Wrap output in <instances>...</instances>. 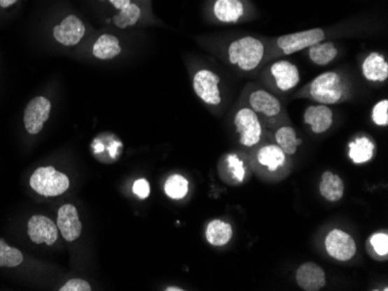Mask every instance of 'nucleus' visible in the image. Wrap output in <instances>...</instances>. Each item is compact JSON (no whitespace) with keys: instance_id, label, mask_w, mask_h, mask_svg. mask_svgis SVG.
<instances>
[{"instance_id":"35","label":"nucleus","mask_w":388,"mask_h":291,"mask_svg":"<svg viewBox=\"0 0 388 291\" xmlns=\"http://www.w3.org/2000/svg\"><path fill=\"white\" fill-rule=\"evenodd\" d=\"M140 3H143L145 6L149 7V3H150V0H138Z\"/></svg>"},{"instance_id":"34","label":"nucleus","mask_w":388,"mask_h":291,"mask_svg":"<svg viewBox=\"0 0 388 291\" xmlns=\"http://www.w3.org/2000/svg\"><path fill=\"white\" fill-rule=\"evenodd\" d=\"M166 291H182L184 289L178 288V287H168V288L165 289Z\"/></svg>"},{"instance_id":"18","label":"nucleus","mask_w":388,"mask_h":291,"mask_svg":"<svg viewBox=\"0 0 388 291\" xmlns=\"http://www.w3.org/2000/svg\"><path fill=\"white\" fill-rule=\"evenodd\" d=\"M296 283L305 291H319L326 287V273L315 262H305L296 273Z\"/></svg>"},{"instance_id":"29","label":"nucleus","mask_w":388,"mask_h":291,"mask_svg":"<svg viewBox=\"0 0 388 291\" xmlns=\"http://www.w3.org/2000/svg\"><path fill=\"white\" fill-rule=\"evenodd\" d=\"M368 245L373 251V257L379 259H387L388 255V234L387 232H375L368 238Z\"/></svg>"},{"instance_id":"9","label":"nucleus","mask_w":388,"mask_h":291,"mask_svg":"<svg viewBox=\"0 0 388 291\" xmlns=\"http://www.w3.org/2000/svg\"><path fill=\"white\" fill-rule=\"evenodd\" d=\"M31 188L40 195L59 196L69 188V178L56 168L40 167L33 173L29 180Z\"/></svg>"},{"instance_id":"28","label":"nucleus","mask_w":388,"mask_h":291,"mask_svg":"<svg viewBox=\"0 0 388 291\" xmlns=\"http://www.w3.org/2000/svg\"><path fill=\"white\" fill-rule=\"evenodd\" d=\"M22 261H24V255L20 251L8 246L6 241L0 238V268L17 267L22 264Z\"/></svg>"},{"instance_id":"17","label":"nucleus","mask_w":388,"mask_h":291,"mask_svg":"<svg viewBox=\"0 0 388 291\" xmlns=\"http://www.w3.org/2000/svg\"><path fill=\"white\" fill-rule=\"evenodd\" d=\"M59 232L66 241H75L82 234V223L79 221L78 211L73 204H64L59 209L57 223Z\"/></svg>"},{"instance_id":"33","label":"nucleus","mask_w":388,"mask_h":291,"mask_svg":"<svg viewBox=\"0 0 388 291\" xmlns=\"http://www.w3.org/2000/svg\"><path fill=\"white\" fill-rule=\"evenodd\" d=\"M17 3V0H0V7L1 8H10Z\"/></svg>"},{"instance_id":"27","label":"nucleus","mask_w":388,"mask_h":291,"mask_svg":"<svg viewBox=\"0 0 388 291\" xmlns=\"http://www.w3.org/2000/svg\"><path fill=\"white\" fill-rule=\"evenodd\" d=\"M224 177L231 179L229 182L233 185H238L240 182L244 181L245 178V167H244L243 161H240V158L237 154H229L224 159Z\"/></svg>"},{"instance_id":"1","label":"nucleus","mask_w":388,"mask_h":291,"mask_svg":"<svg viewBox=\"0 0 388 291\" xmlns=\"http://www.w3.org/2000/svg\"><path fill=\"white\" fill-rule=\"evenodd\" d=\"M294 98L312 100L326 106L340 105L350 99L351 85L344 73L328 71L316 75L296 93Z\"/></svg>"},{"instance_id":"8","label":"nucleus","mask_w":388,"mask_h":291,"mask_svg":"<svg viewBox=\"0 0 388 291\" xmlns=\"http://www.w3.org/2000/svg\"><path fill=\"white\" fill-rule=\"evenodd\" d=\"M261 82L270 92L286 94L299 85L300 71L294 63L287 59H277L265 68L261 73Z\"/></svg>"},{"instance_id":"7","label":"nucleus","mask_w":388,"mask_h":291,"mask_svg":"<svg viewBox=\"0 0 388 291\" xmlns=\"http://www.w3.org/2000/svg\"><path fill=\"white\" fill-rule=\"evenodd\" d=\"M233 127L242 147L254 149L263 143L266 129L257 114L242 101L233 113Z\"/></svg>"},{"instance_id":"19","label":"nucleus","mask_w":388,"mask_h":291,"mask_svg":"<svg viewBox=\"0 0 388 291\" xmlns=\"http://www.w3.org/2000/svg\"><path fill=\"white\" fill-rule=\"evenodd\" d=\"M303 122L310 126L316 135L324 134L333 127V112L326 105H310L303 113Z\"/></svg>"},{"instance_id":"12","label":"nucleus","mask_w":388,"mask_h":291,"mask_svg":"<svg viewBox=\"0 0 388 291\" xmlns=\"http://www.w3.org/2000/svg\"><path fill=\"white\" fill-rule=\"evenodd\" d=\"M324 248L337 261H349L357 253V244L347 231L333 229L324 238Z\"/></svg>"},{"instance_id":"15","label":"nucleus","mask_w":388,"mask_h":291,"mask_svg":"<svg viewBox=\"0 0 388 291\" xmlns=\"http://www.w3.org/2000/svg\"><path fill=\"white\" fill-rule=\"evenodd\" d=\"M265 129L266 131H272L275 144L289 157L296 154L300 145L303 144V140L298 137L296 129L292 127L289 119L270 124L265 127Z\"/></svg>"},{"instance_id":"20","label":"nucleus","mask_w":388,"mask_h":291,"mask_svg":"<svg viewBox=\"0 0 388 291\" xmlns=\"http://www.w3.org/2000/svg\"><path fill=\"white\" fill-rule=\"evenodd\" d=\"M361 75L371 84H384L388 79V62L380 52H370L361 64Z\"/></svg>"},{"instance_id":"25","label":"nucleus","mask_w":388,"mask_h":291,"mask_svg":"<svg viewBox=\"0 0 388 291\" xmlns=\"http://www.w3.org/2000/svg\"><path fill=\"white\" fill-rule=\"evenodd\" d=\"M121 52L122 48L119 38L112 34L101 35L93 45L92 48L93 56L103 61L115 59L117 56L120 55Z\"/></svg>"},{"instance_id":"21","label":"nucleus","mask_w":388,"mask_h":291,"mask_svg":"<svg viewBox=\"0 0 388 291\" xmlns=\"http://www.w3.org/2000/svg\"><path fill=\"white\" fill-rule=\"evenodd\" d=\"M375 154V142L365 135L358 136L349 143V158L354 164H366L373 159Z\"/></svg>"},{"instance_id":"5","label":"nucleus","mask_w":388,"mask_h":291,"mask_svg":"<svg viewBox=\"0 0 388 291\" xmlns=\"http://www.w3.org/2000/svg\"><path fill=\"white\" fill-rule=\"evenodd\" d=\"M252 166L258 174L268 179H282L289 173V156L275 144L264 143L254 147Z\"/></svg>"},{"instance_id":"14","label":"nucleus","mask_w":388,"mask_h":291,"mask_svg":"<svg viewBox=\"0 0 388 291\" xmlns=\"http://www.w3.org/2000/svg\"><path fill=\"white\" fill-rule=\"evenodd\" d=\"M85 24L75 14H69L52 29L56 41L66 47H73L82 41L85 35Z\"/></svg>"},{"instance_id":"26","label":"nucleus","mask_w":388,"mask_h":291,"mask_svg":"<svg viewBox=\"0 0 388 291\" xmlns=\"http://www.w3.org/2000/svg\"><path fill=\"white\" fill-rule=\"evenodd\" d=\"M165 194L172 200H182L189 193V180L182 175H171L165 181Z\"/></svg>"},{"instance_id":"31","label":"nucleus","mask_w":388,"mask_h":291,"mask_svg":"<svg viewBox=\"0 0 388 291\" xmlns=\"http://www.w3.org/2000/svg\"><path fill=\"white\" fill-rule=\"evenodd\" d=\"M91 285L82 278H73L61 287L59 291H91Z\"/></svg>"},{"instance_id":"3","label":"nucleus","mask_w":388,"mask_h":291,"mask_svg":"<svg viewBox=\"0 0 388 291\" xmlns=\"http://www.w3.org/2000/svg\"><path fill=\"white\" fill-rule=\"evenodd\" d=\"M242 101L257 114L265 127L289 119L282 100L275 96V93L265 89L264 86L254 82L247 84L242 93Z\"/></svg>"},{"instance_id":"16","label":"nucleus","mask_w":388,"mask_h":291,"mask_svg":"<svg viewBox=\"0 0 388 291\" xmlns=\"http://www.w3.org/2000/svg\"><path fill=\"white\" fill-rule=\"evenodd\" d=\"M28 236L35 244L52 246L59 238V227L48 217L35 215L28 221Z\"/></svg>"},{"instance_id":"32","label":"nucleus","mask_w":388,"mask_h":291,"mask_svg":"<svg viewBox=\"0 0 388 291\" xmlns=\"http://www.w3.org/2000/svg\"><path fill=\"white\" fill-rule=\"evenodd\" d=\"M133 193L138 199L145 200L150 195V185L145 179H138L133 185Z\"/></svg>"},{"instance_id":"6","label":"nucleus","mask_w":388,"mask_h":291,"mask_svg":"<svg viewBox=\"0 0 388 291\" xmlns=\"http://www.w3.org/2000/svg\"><path fill=\"white\" fill-rule=\"evenodd\" d=\"M207 10L217 24H238L257 17V8L251 0H210Z\"/></svg>"},{"instance_id":"11","label":"nucleus","mask_w":388,"mask_h":291,"mask_svg":"<svg viewBox=\"0 0 388 291\" xmlns=\"http://www.w3.org/2000/svg\"><path fill=\"white\" fill-rule=\"evenodd\" d=\"M107 1L114 10H117V13L112 17L113 24L122 29L140 24L141 21L145 20L148 10H150L149 7L138 0H107Z\"/></svg>"},{"instance_id":"30","label":"nucleus","mask_w":388,"mask_h":291,"mask_svg":"<svg viewBox=\"0 0 388 291\" xmlns=\"http://www.w3.org/2000/svg\"><path fill=\"white\" fill-rule=\"evenodd\" d=\"M371 120L378 127L388 126V100H380L371 110Z\"/></svg>"},{"instance_id":"24","label":"nucleus","mask_w":388,"mask_h":291,"mask_svg":"<svg viewBox=\"0 0 388 291\" xmlns=\"http://www.w3.org/2000/svg\"><path fill=\"white\" fill-rule=\"evenodd\" d=\"M233 226L222 219H214L206 227V239L212 246H224L233 238Z\"/></svg>"},{"instance_id":"10","label":"nucleus","mask_w":388,"mask_h":291,"mask_svg":"<svg viewBox=\"0 0 388 291\" xmlns=\"http://www.w3.org/2000/svg\"><path fill=\"white\" fill-rule=\"evenodd\" d=\"M220 75L210 69H200L193 75L192 85L196 96L208 106H220L222 96Z\"/></svg>"},{"instance_id":"2","label":"nucleus","mask_w":388,"mask_h":291,"mask_svg":"<svg viewBox=\"0 0 388 291\" xmlns=\"http://www.w3.org/2000/svg\"><path fill=\"white\" fill-rule=\"evenodd\" d=\"M268 40L252 35L233 38L224 47L228 64L242 73H252L265 66Z\"/></svg>"},{"instance_id":"4","label":"nucleus","mask_w":388,"mask_h":291,"mask_svg":"<svg viewBox=\"0 0 388 291\" xmlns=\"http://www.w3.org/2000/svg\"><path fill=\"white\" fill-rule=\"evenodd\" d=\"M328 35H329V29L312 28L307 31H296L292 34L282 35L279 38L268 40V55L265 59V64H268L272 59L303 52L305 49L310 48V45L326 41Z\"/></svg>"},{"instance_id":"22","label":"nucleus","mask_w":388,"mask_h":291,"mask_svg":"<svg viewBox=\"0 0 388 291\" xmlns=\"http://www.w3.org/2000/svg\"><path fill=\"white\" fill-rule=\"evenodd\" d=\"M319 194L328 202H338L344 196V182L340 175L333 172L326 171L321 177L319 182Z\"/></svg>"},{"instance_id":"13","label":"nucleus","mask_w":388,"mask_h":291,"mask_svg":"<svg viewBox=\"0 0 388 291\" xmlns=\"http://www.w3.org/2000/svg\"><path fill=\"white\" fill-rule=\"evenodd\" d=\"M52 103L45 96H35L24 108V124L28 134L38 135L48 121Z\"/></svg>"},{"instance_id":"23","label":"nucleus","mask_w":388,"mask_h":291,"mask_svg":"<svg viewBox=\"0 0 388 291\" xmlns=\"http://www.w3.org/2000/svg\"><path fill=\"white\" fill-rule=\"evenodd\" d=\"M305 50H307V57L310 59V62L317 66H329L338 56L337 45L330 41L319 42Z\"/></svg>"}]
</instances>
